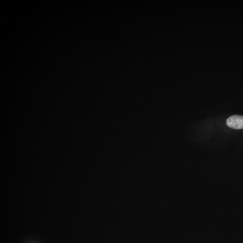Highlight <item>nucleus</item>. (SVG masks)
Listing matches in <instances>:
<instances>
[{"mask_svg":"<svg viewBox=\"0 0 243 243\" xmlns=\"http://www.w3.org/2000/svg\"><path fill=\"white\" fill-rule=\"evenodd\" d=\"M227 124L232 129H243V116L236 115L230 117L227 119Z\"/></svg>","mask_w":243,"mask_h":243,"instance_id":"1","label":"nucleus"}]
</instances>
